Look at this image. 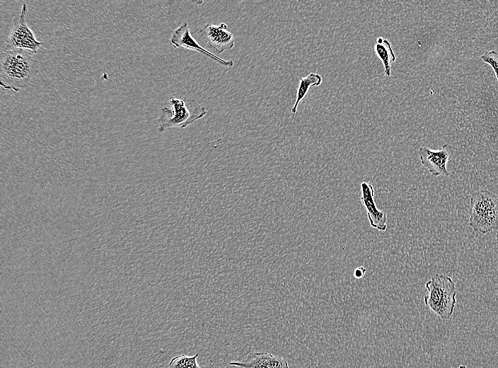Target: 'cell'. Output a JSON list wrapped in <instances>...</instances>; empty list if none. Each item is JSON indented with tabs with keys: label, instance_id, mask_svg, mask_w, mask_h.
<instances>
[{
	"label": "cell",
	"instance_id": "6da1fadb",
	"mask_svg": "<svg viewBox=\"0 0 498 368\" xmlns=\"http://www.w3.org/2000/svg\"><path fill=\"white\" fill-rule=\"evenodd\" d=\"M28 50H2L0 57V85L18 92L33 82L39 71V62Z\"/></svg>",
	"mask_w": 498,
	"mask_h": 368
},
{
	"label": "cell",
	"instance_id": "7a4b0ae2",
	"mask_svg": "<svg viewBox=\"0 0 498 368\" xmlns=\"http://www.w3.org/2000/svg\"><path fill=\"white\" fill-rule=\"evenodd\" d=\"M428 294L424 296L425 305L441 319L451 318L456 304V284L446 275L436 274L425 284Z\"/></svg>",
	"mask_w": 498,
	"mask_h": 368
},
{
	"label": "cell",
	"instance_id": "3957f363",
	"mask_svg": "<svg viewBox=\"0 0 498 368\" xmlns=\"http://www.w3.org/2000/svg\"><path fill=\"white\" fill-rule=\"evenodd\" d=\"M469 214V225L474 231L485 234L498 230V195L487 190L474 192Z\"/></svg>",
	"mask_w": 498,
	"mask_h": 368
},
{
	"label": "cell",
	"instance_id": "277c9868",
	"mask_svg": "<svg viewBox=\"0 0 498 368\" xmlns=\"http://www.w3.org/2000/svg\"><path fill=\"white\" fill-rule=\"evenodd\" d=\"M169 104L172 107H163L158 117V132H163L172 128H185L204 117L207 110L205 107L193 99L170 98Z\"/></svg>",
	"mask_w": 498,
	"mask_h": 368
},
{
	"label": "cell",
	"instance_id": "5b68a950",
	"mask_svg": "<svg viewBox=\"0 0 498 368\" xmlns=\"http://www.w3.org/2000/svg\"><path fill=\"white\" fill-rule=\"evenodd\" d=\"M27 13L28 6L23 3L20 14L13 19L12 27L4 50H23L35 54L41 47L42 42L35 38L34 33L28 25Z\"/></svg>",
	"mask_w": 498,
	"mask_h": 368
},
{
	"label": "cell",
	"instance_id": "8992f818",
	"mask_svg": "<svg viewBox=\"0 0 498 368\" xmlns=\"http://www.w3.org/2000/svg\"><path fill=\"white\" fill-rule=\"evenodd\" d=\"M169 42L175 48L181 47L195 51L224 67L231 68L234 65L232 59H221L202 47L192 37L188 23L186 21L181 23L173 31Z\"/></svg>",
	"mask_w": 498,
	"mask_h": 368
},
{
	"label": "cell",
	"instance_id": "52a82bcc",
	"mask_svg": "<svg viewBox=\"0 0 498 368\" xmlns=\"http://www.w3.org/2000/svg\"><path fill=\"white\" fill-rule=\"evenodd\" d=\"M418 154L421 163L432 176H449L446 165L453 156V150L450 144H445L436 151L422 146L419 149Z\"/></svg>",
	"mask_w": 498,
	"mask_h": 368
},
{
	"label": "cell",
	"instance_id": "ba28073f",
	"mask_svg": "<svg viewBox=\"0 0 498 368\" xmlns=\"http://www.w3.org/2000/svg\"><path fill=\"white\" fill-rule=\"evenodd\" d=\"M227 28V25L224 23L219 25L207 23L201 31L208 47L217 54H221L234 47L233 35Z\"/></svg>",
	"mask_w": 498,
	"mask_h": 368
},
{
	"label": "cell",
	"instance_id": "9c48e42d",
	"mask_svg": "<svg viewBox=\"0 0 498 368\" xmlns=\"http://www.w3.org/2000/svg\"><path fill=\"white\" fill-rule=\"evenodd\" d=\"M374 186L368 182L361 183L360 201L365 208L370 226L381 231L387 229V214L376 207Z\"/></svg>",
	"mask_w": 498,
	"mask_h": 368
},
{
	"label": "cell",
	"instance_id": "30bf717a",
	"mask_svg": "<svg viewBox=\"0 0 498 368\" xmlns=\"http://www.w3.org/2000/svg\"><path fill=\"white\" fill-rule=\"evenodd\" d=\"M229 364L241 368H289L284 358L267 352H255L242 361H233Z\"/></svg>",
	"mask_w": 498,
	"mask_h": 368
},
{
	"label": "cell",
	"instance_id": "8fae6325",
	"mask_svg": "<svg viewBox=\"0 0 498 368\" xmlns=\"http://www.w3.org/2000/svg\"><path fill=\"white\" fill-rule=\"evenodd\" d=\"M374 50L383 65L385 75L388 77L390 76L391 66L396 60L391 43L388 40L379 37L374 43Z\"/></svg>",
	"mask_w": 498,
	"mask_h": 368
},
{
	"label": "cell",
	"instance_id": "7c38bea8",
	"mask_svg": "<svg viewBox=\"0 0 498 368\" xmlns=\"http://www.w3.org/2000/svg\"><path fill=\"white\" fill-rule=\"evenodd\" d=\"M323 81L320 74L317 73H310L306 77L299 79V84L296 91V100L291 108V113L296 114L300 102L306 97L311 86H318Z\"/></svg>",
	"mask_w": 498,
	"mask_h": 368
},
{
	"label": "cell",
	"instance_id": "4fadbf2b",
	"mask_svg": "<svg viewBox=\"0 0 498 368\" xmlns=\"http://www.w3.org/2000/svg\"><path fill=\"white\" fill-rule=\"evenodd\" d=\"M199 354L188 356L183 354L173 357L168 368H201L197 362Z\"/></svg>",
	"mask_w": 498,
	"mask_h": 368
},
{
	"label": "cell",
	"instance_id": "5bb4252c",
	"mask_svg": "<svg viewBox=\"0 0 498 368\" xmlns=\"http://www.w3.org/2000/svg\"><path fill=\"white\" fill-rule=\"evenodd\" d=\"M480 58L492 67L498 82V52L494 50L486 52Z\"/></svg>",
	"mask_w": 498,
	"mask_h": 368
},
{
	"label": "cell",
	"instance_id": "9a60e30c",
	"mask_svg": "<svg viewBox=\"0 0 498 368\" xmlns=\"http://www.w3.org/2000/svg\"><path fill=\"white\" fill-rule=\"evenodd\" d=\"M366 271V270L365 268H364L363 266H360L355 270L354 275L357 278H361L365 275Z\"/></svg>",
	"mask_w": 498,
	"mask_h": 368
},
{
	"label": "cell",
	"instance_id": "2e32d148",
	"mask_svg": "<svg viewBox=\"0 0 498 368\" xmlns=\"http://www.w3.org/2000/svg\"><path fill=\"white\" fill-rule=\"evenodd\" d=\"M458 368H468V367L465 365H460Z\"/></svg>",
	"mask_w": 498,
	"mask_h": 368
}]
</instances>
